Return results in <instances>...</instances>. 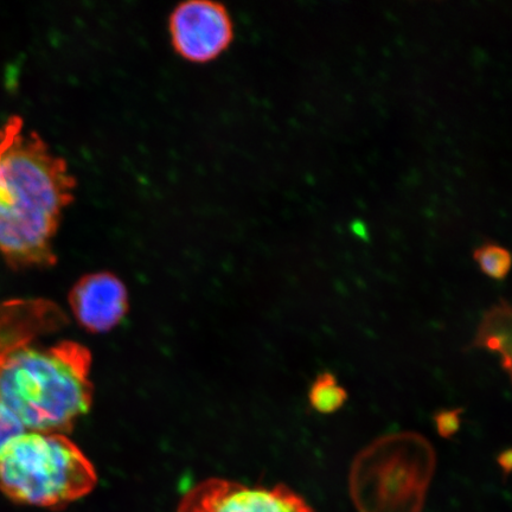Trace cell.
Segmentation results:
<instances>
[{
	"mask_svg": "<svg viewBox=\"0 0 512 512\" xmlns=\"http://www.w3.org/2000/svg\"><path fill=\"white\" fill-rule=\"evenodd\" d=\"M49 331L40 313L0 311V406L24 431L67 434L92 407V354L73 341L36 344Z\"/></svg>",
	"mask_w": 512,
	"mask_h": 512,
	"instance_id": "cell-1",
	"label": "cell"
},
{
	"mask_svg": "<svg viewBox=\"0 0 512 512\" xmlns=\"http://www.w3.org/2000/svg\"><path fill=\"white\" fill-rule=\"evenodd\" d=\"M76 179L18 115L0 126V258L17 270L56 264L54 239Z\"/></svg>",
	"mask_w": 512,
	"mask_h": 512,
	"instance_id": "cell-2",
	"label": "cell"
},
{
	"mask_svg": "<svg viewBox=\"0 0 512 512\" xmlns=\"http://www.w3.org/2000/svg\"><path fill=\"white\" fill-rule=\"evenodd\" d=\"M96 483L94 465L67 434L23 431L0 447V490L17 504L61 510Z\"/></svg>",
	"mask_w": 512,
	"mask_h": 512,
	"instance_id": "cell-3",
	"label": "cell"
},
{
	"mask_svg": "<svg viewBox=\"0 0 512 512\" xmlns=\"http://www.w3.org/2000/svg\"><path fill=\"white\" fill-rule=\"evenodd\" d=\"M435 467L437 454L421 434L384 435L351 465L352 502L358 512H422Z\"/></svg>",
	"mask_w": 512,
	"mask_h": 512,
	"instance_id": "cell-4",
	"label": "cell"
},
{
	"mask_svg": "<svg viewBox=\"0 0 512 512\" xmlns=\"http://www.w3.org/2000/svg\"><path fill=\"white\" fill-rule=\"evenodd\" d=\"M177 512H315L288 486H248L234 480L209 478L191 488Z\"/></svg>",
	"mask_w": 512,
	"mask_h": 512,
	"instance_id": "cell-5",
	"label": "cell"
},
{
	"mask_svg": "<svg viewBox=\"0 0 512 512\" xmlns=\"http://www.w3.org/2000/svg\"><path fill=\"white\" fill-rule=\"evenodd\" d=\"M169 29L176 53L195 63L215 60L234 40V24L226 6L211 0L178 4Z\"/></svg>",
	"mask_w": 512,
	"mask_h": 512,
	"instance_id": "cell-6",
	"label": "cell"
},
{
	"mask_svg": "<svg viewBox=\"0 0 512 512\" xmlns=\"http://www.w3.org/2000/svg\"><path fill=\"white\" fill-rule=\"evenodd\" d=\"M68 302L76 322L92 334H105L121 323L128 311V292L117 275L96 272L78 280Z\"/></svg>",
	"mask_w": 512,
	"mask_h": 512,
	"instance_id": "cell-7",
	"label": "cell"
},
{
	"mask_svg": "<svg viewBox=\"0 0 512 512\" xmlns=\"http://www.w3.org/2000/svg\"><path fill=\"white\" fill-rule=\"evenodd\" d=\"M511 306L507 300H499L484 313L471 347L490 351L498 356L501 367L511 377Z\"/></svg>",
	"mask_w": 512,
	"mask_h": 512,
	"instance_id": "cell-8",
	"label": "cell"
},
{
	"mask_svg": "<svg viewBox=\"0 0 512 512\" xmlns=\"http://www.w3.org/2000/svg\"><path fill=\"white\" fill-rule=\"evenodd\" d=\"M349 399L347 390L338 383L334 374L322 373L316 377L309 390V402L320 414H334L344 407Z\"/></svg>",
	"mask_w": 512,
	"mask_h": 512,
	"instance_id": "cell-9",
	"label": "cell"
},
{
	"mask_svg": "<svg viewBox=\"0 0 512 512\" xmlns=\"http://www.w3.org/2000/svg\"><path fill=\"white\" fill-rule=\"evenodd\" d=\"M473 259L486 277L502 281L511 270V254L507 248L489 242L473 252Z\"/></svg>",
	"mask_w": 512,
	"mask_h": 512,
	"instance_id": "cell-10",
	"label": "cell"
},
{
	"mask_svg": "<svg viewBox=\"0 0 512 512\" xmlns=\"http://www.w3.org/2000/svg\"><path fill=\"white\" fill-rule=\"evenodd\" d=\"M463 408L441 409L434 415V424L439 437L452 439L456 437L462 427Z\"/></svg>",
	"mask_w": 512,
	"mask_h": 512,
	"instance_id": "cell-11",
	"label": "cell"
},
{
	"mask_svg": "<svg viewBox=\"0 0 512 512\" xmlns=\"http://www.w3.org/2000/svg\"><path fill=\"white\" fill-rule=\"evenodd\" d=\"M23 431V427L18 424L14 416L0 406V447Z\"/></svg>",
	"mask_w": 512,
	"mask_h": 512,
	"instance_id": "cell-12",
	"label": "cell"
},
{
	"mask_svg": "<svg viewBox=\"0 0 512 512\" xmlns=\"http://www.w3.org/2000/svg\"><path fill=\"white\" fill-rule=\"evenodd\" d=\"M498 466L501 467L502 472L504 473V476H508L511 472V465H512V453L510 448L508 450L503 451L501 454H499L497 458Z\"/></svg>",
	"mask_w": 512,
	"mask_h": 512,
	"instance_id": "cell-13",
	"label": "cell"
}]
</instances>
